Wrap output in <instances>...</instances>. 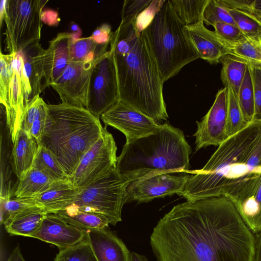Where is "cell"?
Segmentation results:
<instances>
[{
	"label": "cell",
	"mask_w": 261,
	"mask_h": 261,
	"mask_svg": "<svg viewBox=\"0 0 261 261\" xmlns=\"http://www.w3.org/2000/svg\"><path fill=\"white\" fill-rule=\"evenodd\" d=\"M150 244L156 261H253L254 234L224 196L174 206Z\"/></svg>",
	"instance_id": "1"
},
{
	"label": "cell",
	"mask_w": 261,
	"mask_h": 261,
	"mask_svg": "<svg viewBox=\"0 0 261 261\" xmlns=\"http://www.w3.org/2000/svg\"><path fill=\"white\" fill-rule=\"evenodd\" d=\"M189 173L178 194L187 201L224 196L235 206L242 203L261 180V122L229 137L203 168Z\"/></svg>",
	"instance_id": "2"
},
{
	"label": "cell",
	"mask_w": 261,
	"mask_h": 261,
	"mask_svg": "<svg viewBox=\"0 0 261 261\" xmlns=\"http://www.w3.org/2000/svg\"><path fill=\"white\" fill-rule=\"evenodd\" d=\"M191 153L182 131L164 123L151 134L126 142L116 168L129 182L160 173H189Z\"/></svg>",
	"instance_id": "3"
},
{
	"label": "cell",
	"mask_w": 261,
	"mask_h": 261,
	"mask_svg": "<svg viewBox=\"0 0 261 261\" xmlns=\"http://www.w3.org/2000/svg\"><path fill=\"white\" fill-rule=\"evenodd\" d=\"M111 53L120 99L156 122L167 120L163 92L164 82L143 34L141 32L129 51Z\"/></svg>",
	"instance_id": "4"
},
{
	"label": "cell",
	"mask_w": 261,
	"mask_h": 261,
	"mask_svg": "<svg viewBox=\"0 0 261 261\" xmlns=\"http://www.w3.org/2000/svg\"><path fill=\"white\" fill-rule=\"evenodd\" d=\"M48 118L39 145L56 156L69 177L86 151L102 135L99 119L86 108L48 105Z\"/></svg>",
	"instance_id": "5"
},
{
	"label": "cell",
	"mask_w": 261,
	"mask_h": 261,
	"mask_svg": "<svg viewBox=\"0 0 261 261\" xmlns=\"http://www.w3.org/2000/svg\"><path fill=\"white\" fill-rule=\"evenodd\" d=\"M168 1L141 32L156 63L164 82L176 75L189 63L198 59Z\"/></svg>",
	"instance_id": "6"
},
{
	"label": "cell",
	"mask_w": 261,
	"mask_h": 261,
	"mask_svg": "<svg viewBox=\"0 0 261 261\" xmlns=\"http://www.w3.org/2000/svg\"><path fill=\"white\" fill-rule=\"evenodd\" d=\"M129 183L116 167H112L80 190L72 204L81 210L102 215L115 225L122 220V208L127 202Z\"/></svg>",
	"instance_id": "7"
},
{
	"label": "cell",
	"mask_w": 261,
	"mask_h": 261,
	"mask_svg": "<svg viewBox=\"0 0 261 261\" xmlns=\"http://www.w3.org/2000/svg\"><path fill=\"white\" fill-rule=\"evenodd\" d=\"M48 1L7 0L4 21L5 42L9 54H17L39 42L42 21L41 12Z\"/></svg>",
	"instance_id": "8"
},
{
	"label": "cell",
	"mask_w": 261,
	"mask_h": 261,
	"mask_svg": "<svg viewBox=\"0 0 261 261\" xmlns=\"http://www.w3.org/2000/svg\"><path fill=\"white\" fill-rule=\"evenodd\" d=\"M119 100L116 66L113 56L108 50L98 60L93 68L87 109L99 119Z\"/></svg>",
	"instance_id": "9"
},
{
	"label": "cell",
	"mask_w": 261,
	"mask_h": 261,
	"mask_svg": "<svg viewBox=\"0 0 261 261\" xmlns=\"http://www.w3.org/2000/svg\"><path fill=\"white\" fill-rule=\"evenodd\" d=\"M117 146L114 139L104 127L101 137L86 151L68 180L80 190L95 179L116 167Z\"/></svg>",
	"instance_id": "10"
},
{
	"label": "cell",
	"mask_w": 261,
	"mask_h": 261,
	"mask_svg": "<svg viewBox=\"0 0 261 261\" xmlns=\"http://www.w3.org/2000/svg\"><path fill=\"white\" fill-rule=\"evenodd\" d=\"M98 59L70 62L63 73L50 84L58 93L62 103L87 109L91 76Z\"/></svg>",
	"instance_id": "11"
},
{
	"label": "cell",
	"mask_w": 261,
	"mask_h": 261,
	"mask_svg": "<svg viewBox=\"0 0 261 261\" xmlns=\"http://www.w3.org/2000/svg\"><path fill=\"white\" fill-rule=\"evenodd\" d=\"M32 99L31 87L25 72L23 59L19 52L14 58L8 97L4 106L6 124L12 143L21 128L24 109Z\"/></svg>",
	"instance_id": "12"
},
{
	"label": "cell",
	"mask_w": 261,
	"mask_h": 261,
	"mask_svg": "<svg viewBox=\"0 0 261 261\" xmlns=\"http://www.w3.org/2000/svg\"><path fill=\"white\" fill-rule=\"evenodd\" d=\"M101 119L105 125L122 132L126 141L139 139L155 132L160 124L121 100L103 113Z\"/></svg>",
	"instance_id": "13"
},
{
	"label": "cell",
	"mask_w": 261,
	"mask_h": 261,
	"mask_svg": "<svg viewBox=\"0 0 261 261\" xmlns=\"http://www.w3.org/2000/svg\"><path fill=\"white\" fill-rule=\"evenodd\" d=\"M228 90L227 87L217 92L213 105L200 122L196 121V151L209 146H219L229 137L227 134Z\"/></svg>",
	"instance_id": "14"
},
{
	"label": "cell",
	"mask_w": 261,
	"mask_h": 261,
	"mask_svg": "<svg viewBox=\"0 0 261 261\" xmlns=\"http://www.w3.org/2000/svg\"><path fill=\"white\" fill-rule=\"evenodd\" d=\"M189 176L188 174L160 173L133 181L127 188L126 201L147 202L174 194L178 195Z\"/></svg>",
	"instance_id": "15"
},
{
	"label": "cell",
	"mask_w": 261,
	"mask_h": 261,
	"mask_svg": "<svg viewBox=\"0 0 261 261\" xmlns=\"http://www.w3.org/2000/svg\"><path fill=\"white\" fill-rule=\"evenodd\" d=\"M184 34L199 58L211 64H217L224 56L229 54L225 44L216 34L207 29L203 21L185 25Z\"/></svg>",
	"instance_id": "16"
},
{
	"label": "cell",
	"mask_w": 261,
	"mask_h": 261,
	"mask_svg": "<svg viewBox=\"0 0 261 261\" xmlns=\"http://www.w3.org/2000/svg\"><path fill=\"white\" fill-rule=\"evenodd\" d=\"M86 236L85 231L69 224L57 214L47 213L31 237L55 245L60 250L77 244Z\"/></svg>",
	"instance_id": "17"
},
{
	"label": "cell",
	"mask_w": 261,
	"mask_h": 261,
	"mask_svg": "<svg viewBox=\"0 0 261 261\" xmlns=\"http://www.w3.org/2000/svg\"><path fill=\"white\" fill-rule=\"evenodd\" d=\"M73 36L70 32L59 33L45 49L44 66L46 86H49L70 62V48Z\"/></svg>",
	"instance_id": "18"
},
{
	"label": "cell",
	"mask_w": 261,
	"mask_h": 261,
	"mask_svg": "<svg viewBox=\"0 0 261 261\" xmlns=\"http://www.w3.org/2000/svg\"><path fill=\"white\" fill-rule=\"evenodd\" d=\"M85 231L97 261H130L124 243L107 227Z\"/></svg>",
	"instance_id": "19"
},
{
	"label": "cell",
	"mask_w": 261,
	"mask_h": 261,
	"mask_svg": "<svg viewBox=\"0 0 261 261\" xmlns=\"http://www.w3.org/2000/svg\"><path fill=\"white\" fill-rule=\"evenodd\" d=\"M79 191L68 179L58 180L43 193L25 198L42 207L47 213L57 214L72 204Z\"/></svg>",
	"instance_id": "20"
},
{
	"label": "cell",
	"mask_w": 261,
	"mask_h": 261,
	"mask_svg": "<svg viewBox=\"0 0 261 261\" xmlns=\"http://www.w3.org/2000/svg\"><path fill=\"white\" fill-rule=\"evenodd\" d=\"M222 1L246 37L261 40V18L254 11V0Z\"/></svg>",
	"instance_id": "21"
},
{
	"label": "cell",
	"mask_w": 261,
	"mask_h": 261,
	"mask_svg": "<svg viewBox=\"0 0 261 261\" xmlns=\"http://www.w3.org/2000/svg\"><path fill=\"white\" fill-rule=\"evenodd\" d=\"M12 166L17 178L21 179L32 168L38 151L39 144L29 133L21 128L13 143Z\"/></svg>",
	"instance_id": "22"
},
{
	"label": "cell",
	"mask_w": 261,
	"mask_h": 261,
	"mask_svg": "<svg viewBox=\"0 0 261 261\" xmlns=\"http://www.w3.org/2000/svg\"><path fill=\"white\" fill-rule=\"evenodd\" d=\"M44 51L45 49L39 42L34 43L20 51L23 59L25 72L31 87L32 99L40 95L45 88L43 81L46 87L44 66Z\"/></svg>",
	"instance_id": "23"
},
{
	"label": "cell",
	"mask_w": 261,
	"mask_h": 261,
	"mask_svg": "<svg viewBox=\"0 0 261 261\" xmlns=\"http://www.w3.org/2000/svg\"><path fill=\"white\" fill-rule=\"evenodd\" d=\"M47 214L42 207L35 206L18 213L7 219L4 224L10 235L31 237L39 228Z\"/></svg>",
	"instance_id": "24"
},
{
	"label": "cell",
	"mask_w": 261,
	"mask_h": 261,
	"mask_svg": "<svg viewBox=\"0 0 261 261\" xmlns=\"http://www.w3.org/2000/svg\"><path fill=\"white\" fill-rule=\"evenodd\" d=\"M57 214L69 224L84 231L100 229L111 224L105 216L81 210L73 204Z\"/></svg>",
	"instance_id": "25"
},
{
	"label": "cell",
	"mask_w": 261,
	"mask_h": 261,
	"mask_svg": "<svg viewBox=\"0 0 261 261\" xmlns=\"http://www.w3.org/2000/svg\"><path fill=\"white\" fill-rule=\"evenodd\" d=\"M13 194L16 198H25L38 195L49 189L55 180L32 166L20 180Z\"/></svg>",
	"instance_id": "26"
},
{
	"label": "cell",
	"mask_w": 261,
	"mask_h": 261,
	"mask_svg": "<svg viewBox=\"0 0 261 261\" xmlns=\"http://www.w3.org/2000/svg\"><path fill=\"white\" fill-rule=\"evenodd\" d=\"M220 62L222 65L221 79L223 84L230 87L238 96L248 61L229 54L223 57Z\"/></svg>",
	"instance_id": "27"
},
{
	"label": "cell",
	"mask_w": 261,
	"mask_h": 261,
	"mask_svg": "<svg viewBox=\"0 0 261 261\" xmlns=\"http://www.w3.org/2000/svg\"><path fill=\"white\" fill-rule=\"evenodd\" d=\"M235 207L253 234L261 230V180L253 194Z\"/></svg>",
	"instance_id": "28"
},
{
	"label": "cell",
	"mask_w": 261,
	"mask_h": 261,
	"mask_svg": "<svg viewBox=\"0 0 261 261\" xmlns=\"http://www.w3.org/2000/svg\"><path fill=\"white\" fill-rule=\"evenodd\" d=\"M109 45L99 44L91 37L73 39L70 48V62H87L100 58Z\"/></svg>",
	"instance_id": "29"
},
{
	"label": "cell",
	"mask_w": 261,
	"mask_h": 261,
	"mask_svg": "<svg viewBox=\"0 0 261 261\" xmlns=\"http://www.w3.org/2000/svg\"><path fill=\"white\" fill-rule=\"evenodd\" d=\"M168 2L185 26L203 21L204 11L208 0H168Z\"/></svg>",
	"instance_id": "30"
},
{
	"label": "cell",
	"mask_w": 261,
	"mask_h": 261,
	"mask_svg": "<svg viewBox=\"0 0 261 261\" xmlns=\"http://www.w3.org/2000/svg\"><path fill=\"white\" fill-rule=\"evenodd\" d=\"M33 166L55 181L68 179V175L55 155L42 145H39L38 151Z\"/></svg>",
	"instance_id": "31"
},
{
	"label": "cell",
	"mask_w": 261,
	"mask_h": 261,
	"mask_svg": "<svg viewBox=\"0 0 261 261\" xmlns=\"http://www.w3.org/2000/svg\"><path fill=\"white\" fill-rule=\"evenodd\" d=\"M239 103L245 121L253 122L255 112L254 92L250 66L248 64L238 94Z\"/></svg>",
	"instance_id": "32"
},
{
	"label": "cell",
	"mask_w": 261,
	"mask_h": 261,
	"mask_svg": "<svg viewBox=\"0 0 261 261\" xmlns=\"http://www.w3.org/2000/svg\"><path fill=\"white\" fill-rule=\"evenodd\" d=\"M228 90L227 134L229 137L245 128L248 125L241 111L238 96L229 87Z\"/></svg>",
	"instance_id": "33"
},
{
	"label": "cell",
	"mask_w": 261,
	"mask_h": 261,
	"mask_svg": "<svg viewBox=\"0 0 261 261\" xmlns=\"http://www.w3.org/2000/svg\"><path fill=\"white\" fill-rule=\"evenodd\" d=\"M54 261H97L86 238L71 247L60 250Z\"/></svg>",
	"instance_id": "34"
},
{
	"label": "cell",
	"mask_w": 261,
	"mask_h": 261,
	"mask_svg": "<svg viewBox=\"0 0 261 261\" xmlns=\"http://www.w3.org/2000/svg\"><path fill=\"white\" fill-rule=\"evenodd\" d=\"M230 54L251 62L261 63V40L246 37L233 44H226Z\"/></svg>",
	"instance_id": "35"
},
{
	"label": "cell",
	"mask_w": 261,
	"mask_h": 261,
	"mask_svg": "<svg viewBox=\"0 0 261 261\" xmlns=\"http://www.w3.org/2000/svg\"><path fill=\"white\" fill-rule=\"evenodd\" d=\"M16 54L0 53V102L3 106L7 101L13 73V64Z\"/></svg>",
	"instance_id": "36"
},
{
	"label": "cell",
	"mask_w": 261,
	"mask_h": 261,
	"mask_svg": "<svg viewBox=\"0 0 261 261\" xmlns=\"http://www.w3.org/2000/svg\"><path fill=\"white\" fill-rule=\"evenodd\" d=\"M203 21L204 24L212 26L218 22L236 24L222 0H208L204 11Z\"/></svg>",
	"instance_id": "37"
},
{
	"label": "cell",
	"mask_w": 261,
	"mask_h": 261,
	"mask_svg": "<svg viewBox=\"0 0 261 261\" xmlns=\"http://www.w3.org/2000/svg\"><path fill=\"white\" fill-rule=\"evenodd\" d=\"M35 206H40L29 198L1 197V224L22 211Z\"/></svg>",
	"instance_id": "38"
},
{
	"label": "cell",
	"mask_w": 261,
	"mask_h": 261,
	"mask_svg": "<svg viewBox=\"0 0 261 261\" xmlns=\"http://www.w3.org/2000/svg\"><path fill=\"white\" fill-rule=\"evenodd\" d=\"M214 31L225 44H233L244 40L246 36L236 24L218 22L213 26Z\"/></svg>",
	"instance_id": "39"
},
{
	"label": "cell",
	"mask_w": 261,
	"mask_h": 261,
	"mask_svg": "<svg viewBox=\"0 0 261 261\" xmlns=\"http://www.w3.org/2000/svg\"><path fill=\"white\" fill-rule=\"evenodd\" d=\"M254 92L255 112L253 122H261V63L249 62Z\"/></svg>",
	"instance_id": "40"
},
{
	"label": "cell",
	"mask_w": 261,
	"mask_h": 261,
	"mask_svg": "<svg viewBox=\"0 0 261 261\" xmlns=\"http://www.w3.org/2000/svg\"><path fill=\"white\" fill-rule=\"evenodd\" d=\"M48 118V105L43 100L41 101L32 124L30 134L39 145L43 137Z\"/></svg>",
	"instance_id": "41"
},
{
	"label": "cell",
	"mask_w": 261,
	"mask_h": 261,
	"mask_svg": "<svg viewBox=\"0 0 261 261\" xmlns=\"http://www.w3.org/2000/svg\"><path fill=\"white\" fill-rule=\"evenodd\" d=\"M152 0H125L121 12V19L137 16L151 4Z\"/></svg>",
	"instance_id": "42"
},
{
	"label": "cell",
	"mask_w": 261,
	"mask_h": 261,
	"mask_svg": "<svg viewBox=\"0 0 261 261\" xmlns=\"http://www.w3.org/2000/svg\"><path fill=\"white\" fill-rule=\"evenodd\" d=\"M42 100L40 95H37L30 101L24 109L21 128L29 133Z\"/></svg>",
	"instance_id": "43"
},
{
	"label": "cell",
	"mask_w": 261,
	"mask_h": 261,
	"mask_svg": "<svg viewBox=\"0 0 261 261\" xmlns=\"http://www.w3.org/2000/svg\"><path fill=\"white\" fill-rule=\"evenodd\" d=\"M112 34L111 26L103 23L97 27L90 36L99 44L110 45Z\"/></svg>",
	"instance_id": "44"
},
{
	"label": "cell",
	"mask_w": 261,
	"mask_h": 261,
	"mask_svg": "<svg viewBox=\"0 0 261 261\" xmlns=\"http://www.w3.org/2000/svg\"><path fill=\"white\" fill-rule=\"evenodd\" d=\"M41 16L42 22L50 26L57 25L60 21L58 12L53 10H43Z\"/></svg>",
	"instance_id": "45"
},
{
	"label": "cell",
	"mask_w": 261,
	"mask_h": 261,
	"mask_svg": "<svg viewBox=\"0 0 261 261\" xmlns=\"http://www.w3.org/2000/svg\"><path fill=\"white\" fill-rule=\"evenodd\" d=\"M253 261H261V230L254 234Z\"/></svg>",
	"instance_id": "46"
},
{
	"label": "cell",
	"mask_w": 261,
	"mask_h": 261,
	"mask_svg": "<svg viewBox=\"0 0 261 261\" xmlns=\"http://www.w3.org/2000/svg\"><path fill=\"white\" fill-rule=\"evenodd\" d=\"M7 261H25L21 253L19 245L14 249Z\"/></svg>",
	"instance_id": "47"
},
{
	"label": "cell",
	"mask_w": 261,
	"mask_h": 261,
	"mask_svg": "<svg viewBox=\"0 0 261 261\" xmlns=\"http://www.w3.org/2000/svg\"><path fill=\"white\" fill-rule=\"evenodd\" d=\"M70 29L71 31L70 32L74 38V39L81 38L82 35V30L77 24L74 22H71L70 24Z\"/></svg>",
	"instance_id": "48"
},
{
	"label": "cell",
	"mask_w": 261,
	"mask_h": 261,
	"mask_svg": "<svg viewBox=\"0 0 261 261\" xmlns=\"http://www.w3.org/2000/svg\"><path fill=\"white\" fill-rule=\"evenodd\" d=\"M7 0H2L0 2V25L2 27L6 14Z\"/></svg>",
	"instance_id": "49"
},
{
	"label": "cell",
	"mask_w": 261,
	"mask_h": 261,
	"mask_svg": "<svg viewBox=\"0 0 261 261\" xmlns=\"http://www.w3.org/2000/svg\"><path fill=\"white\" fill-rule=\"evenodd\" d=\"M130 261H148L146 257L138 253L130 252Z\"/></svg>",
	"instance_id": "50"
},
{
	"label": "cell",
	"mask_w": 261,
	"mask_h": 261,
	"mask_svg": "<svg viewBox=\"0 0 261 261\" xmlns=\"http://www.w3.org/2000/svg\"><path fill=\"white\" fill-rule=\"evenodd\" d=\"M260 18H261V17H260Z\"/></svg>",
	"instance_id": "51"
}]
</instances>
